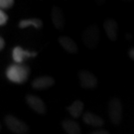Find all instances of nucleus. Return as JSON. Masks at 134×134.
<instances>
[{"label":"nucleus","instance_id":"1","mask_svg":"<svg viewBox=\"0 0 134 134\" xmlns=\"http://www.w3.org/2000/svg\"><path fill=\"white\" fill-rule=\"evenodd\" d=\"M30 75V69L24 64H12L7 67L5 76L11 82L22 85L28 80Z\"/></svg>","mask_w":134,"mask_h":134},{"label":"nucleus","instance_id":"2","mask_svg":"<svg viewBox=\"0 0 134 134\" xmlns=\"http://www.w3.org/2000/svg\"><path fill=\"white\" fill-rule=\"evenodd\" d=\"M100 38L99 28L96 24H91L87 26L81 35V40L86 48L94 49L97 46Z\"/></svg>","mask_w":134,"mask_h":134},{"label":"nucleus","instance_id":"3","mask_svg":"<svg viewBox=\"0 0 134 134\" xmlns=\"http://www.w3.org/2000/svg\"><path fill=\"white\" fill-rule=\"evenodd\" d=\"M4 123L6 127L15 134H28L29 133V126L24 121L18 119L14 115L8 114L5 116Z\"/></svg>","mask_w":134,"mask_h":134},{"label":"nucleus","instance_id":"4","mask_svg":"<svg viewBox=\"0 0 134 134\" xmlns=\"http://www.w3.org/2000/svg\"><path fill=\"white\" fill-rule=\"evenodd\" d=\"M108 116L114 125L120 124L122 120V103L119 98L113 97L108 103Z\"/></svg>","mask_w":134,"mask_h":134},{"label":"nucleus","instance_id":"5","mask_svg":"<svg viewBox=\"0 0 134 134\" xmlns=\"http://www.w3.org/2000/svg\"><path fill=\"white\" fill-rule=\"evenodd\" d=\"M79 80L81 87L86 90H93L97 86V79L93 74L88 71L82 70L79 72Z\"/></svg>","mask_w":134,"mask_h":134},{"label":"nucleus","instance_id":"6","mask_svg":"<svg viewBox=\"0 0 134 134\" xmlns=\"http://www.w3.org/2000/svg\"><path fill=\"white\" fill-rule=\"evenodd\" d=\"M25 98H26V102L30 106V108L34 110L36 113H38V114L46 113L47 107H46V104L43 101V99H41L40 97L34 96V94H27Z\"/></svg>","mask_w":134,"mask_h":134},{"label":"nucleus","instance_id":"7","mask_svg":"<svg viewBox=\"0 0 134 134\" xmlns=\"http://www.w3.org/2000/svg\"><path fill=\"white\" fill-rule=\"evenodd\" d=\"M37 52H33V51H27L24 50L20 46H16L12 50V59L14 61L15 64H23L26 58H34L37 57Z\"/></svg>","mask_w":134,"mask_h":134},{"label":"nucleus","instance_id":"8","mask_svg":"<svg viewBox=\"0 0 134 134\" xmlns=\"http://www.w3.org/2000/svg\"><path fill=\"white\" fill-rule=\"evenodd\" d=\"M103 29L107 38L115 42L118 38V24L114 19H106L103 23Z\"/></svg>","mask_w":134,"mask_h":134},{"label":"nucleus","instance_id":"9","mask_svg":"<svg viewBox=\"0 0 134 134\" xmlns=\"http://www.w3.org/2000/svg\"><path fill=\"white\" fill-rule=\"evenodd\" d=\"M51 18H52V22H53L55 28L58 30H61L65 27V15L63 13V10L58 7V6H53L52 10H51Z\"/></svg>","mask_w":134,"mask_h":134},{"label":"nucleus","instance_id":"10","mask_svg":"<svg viewBox=\"0 0 134 134\" xmlns=\"http://www.w3.org/2000/svg\"><path fill=\"white\" fill-rule=\"evenodd\" d=\"M54 85H55V80H54V77H50V76H42V77H36L31 83L33 88L39 90V91L49 88V87L53 86Z\"/></svg>","mask_w":134,"mask_h":134},{"label":"nucleus","instance_id":"11","mask_svg":"<svg viewBox=\"0 0 134 134\" xmlns=\"http://www.w3.org/2000/svg\"><path fill=\"white\" fill-rule=\"evenodd\" d=\"M82 120L86 124L92 126V127H96L99 128L102 125L104 124V121L101 118L100 116L96 115V113H92L91 111H86L83 115H82Z\"/></svg>","mask_w":134,"mask_h":134},{"label":"nucleus","instance_id":"12","mask_svg":"<svg viewBox=\"0 0 134 134\" xmlns=\"http://www.w3.org/2000/svg\"><path fill=\"white\" fill-rule=\"evenodd\" d=\"M59 44L62 46V48L70 54H77L79 51L76 42L72 40V38H70L69 36H61L58 39Z\"/></svg>","mask_w":134,"mask_h":134},{"label":"nucleus","instance_id":"13","mask_svg":"<svg viewBox=\"0 0 134 134\" xmlns=\"http://www.w3.org/2000/svg\"><path fill=\"white\" fill-rule=\"evenodd\" d=\"M83 108H85L83 102L81 100H80V99H76L75 101H72L71 105L68 106L67 110L69 111V113L72 115V117L77 118V117H80L82 114Z\"/></svg>","mask_w":134,"mask_h":134},{"label":"nucleus","instance_id":"14","mask_svg":"<svg viewBox=\"0 0 134 134\" xmlns=\"http://www.w3.org/2000/svg\"><path fill=\"white\" fill-rule=\"evenodd\" d=\"M62 127L68 134H81V129L77 122L74 120H64Z\"/></svg>","mask_w":134,"mask_h":134},{"label":"nucleus","instance_id":"15","mask_svg":"<svg viewBox=\"0 0 134 134\" xmlns=\"http://www.w3.org/2000/svg\"><path fill=\"white\" fill-rule=\"evenodd\" d=\"M30 26H33L36 29H41L43 27V22L41 19L38 18H29V19H22L18 23V27L20 29L28 28Z\"/></svg>","mask_w":134,"mask_h":134},{"label":"nucleus","instance_id":"16","mask_svg":"<svg viewBox=\"0 0 134 134\" xmlns=\"http://www.w3.org/2000/svg\"><path fill=\"white\" fill-rule=\"evenodd\" d=\"M13 5H14L13 0H1L0 1V8H1V10L9 9Z\"/></svg>","mask_w":134,"mask_h":134},{"label":"nucleus","instance_id":"17","mask_svg":"<svg viewBox=\"0 0 134 134\" xmlns=\"http://www.w3.org/2000/svg\"><path fill=\"white\" fill-rule=\"evenodd\" d=\"M7 21H8V15L5 13L4 10H1L0 11V25L4 26V25H6Z\"/></svg>","mask_w":134,"mask_h":134},{"label":"nucleus","instance_id":"18","mask_svg":"<svg viewBox=\"0 0 134 134\" xmlns=\"http://www.w3.org/2000/svg\"><path fill=\"white\" fill-rule=\"evenodd\" d=\"M90 134H109V132L107 130H104V129H96Z\"/></svg>","mask_w":134,"mask_h":134},{"label":"nucleus","instance_id":"19","mask_svg":"<svg viewBox=\"0 0 134 134\" xmlns=\"http://www.w3.org/2000/svg\"><path fill=\"white\" fill-rule=\"evenodd\" d=\"M128 56H129V58L131 60L134 61V48L129 49V51H128Z\"/></svg>","mask_w":134,"mask_h":134},{"label":"nucleus","instance_id":"20","mask_svg":"<svg viewBox=\"0 0 134 134\" xmlns=\"http://www.w3.org/2000/svg\"><path fill=\"white\" fill-rule=\"evenodd\" d=\"M5 47V41L3 37H0V50H3Z\"/></svg>","mask_w":134,"mask_h":134}]
</instances>
